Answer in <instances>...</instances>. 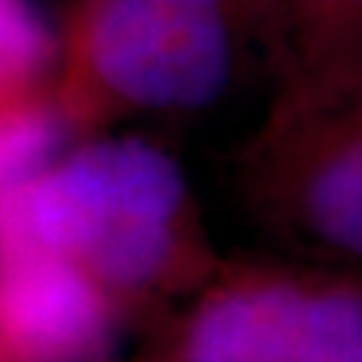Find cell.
<instances>
[{"label": "cell", "instance_id": "obj_1", "mask_svg": "<svg viewBox=\"0 0 362 362\" xmlns=\"http://www.w3.org/2000/svg\"><path fill=\"white\" fill-rule=\"evenodd\" d=\"M0 245L58 257L121 308L199 290L221 266L181 166L145 139H103L0 197Z\"/></svg>", "mask_w": 362, "mask_h": 362}, {"label": "cell", "instance_id": "obj_2", "mask_svg": "<svg viewBox=\"0 0 362 362\" xmlns=\"http://www.w3.org/2000/svg\"><path fill=\"white\" fill-rule=\"evenodd\" d=\"M242 178L275 233L362 272V78L281 88Z\"/></svg>", "mask_w": 362, "mask_h": 362}, {"label": "cell", "instance_id": "obj_3", "mask_svg": "<svg viewBox=\"0 0 362 362\" xmlns=\"http://www.w3.org/2000/svg\"><path fill=\"white\" fill-rule=\"evenodd\" d=\"M169 362H362V272L221 266Z\"/></svg>", "mask_w": 362, "mask_h": 362}, {"label": "cell", "instance_id": "obj_4", "mask_svg": "<svg viewBox=\"0 0 362 362\" xmlns=\"http://www.w3.org/2000/svg\"><path fill=\"white\" fill-rule=\"evenodd\" d=\"M245 25L247 0H97L78 64L115 106L190 112L230 88Z\"/></svg>", "mask_w": 362, "mask_h": 362}, {"label": "cell", "instance_id": "obj_5", "mask_svg": "<svg viewBox=\"0 0 362 362\" xmlns=\"http://www.w3.org/2000/svg\"><path fill=\"white\" fill-rule=\"evenodd\" d=\"M118 311L70 263L0 245V362H100Z\"/></svg>", "mask_w": 362, "mask_h": 362}, {"label": "cell", "instance_id": "obj_6", "mask_svg": "<svg viewBox=\"0 0 362 362\" xmlns=\"http://www.w3.org/2000/svg\"><path fill=\"white\" fill-rule=\"evenodd\" d=\"M281 70V88L362 78V0H251V25Z\"/></svg>", "mask_w": 362, "mask_h": 362}, {"label": "cell", "instance_id": "obj_7", "mask_svg": "<svg viewBox=\"0 0 362 362\" xmlns=\"http://www.w3.org/2000/svg\"><path fill=\"white\" fill-rule=\"evenodd\" d=\"M49 37L28 0H0V121L37 106Z\"/></svg>", "mask_w": 362, "mask_h": 362}, {"label": "cell", "instance_id": "obj_8", "mask_svg": "<svg viewBox=\"0 0 362 362\" xmlns=\"http://www.w3.org/2000/svg\"><path fill=\"white\" fill-rule=\"evenodd\" d=\"M166 362H169V359H166Z\"/></svg>", "mask_w": 362, "mask_h": 362}]
</instances>
